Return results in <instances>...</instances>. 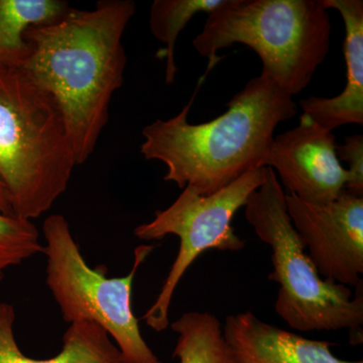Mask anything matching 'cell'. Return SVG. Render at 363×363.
<instances>
[{
	"instance_id": "30bf717a",
	"label": "cell",
	"mask_w": 363,
	"mask_h": 363,
	"mask_svg": "<svg viewBox=\"0 0 363 363\" xmlns=\"http://www.w3.org/2000/svg\"><path fill=\"white\" fill-rule=\"evenodd\" d=\"M222 329L243 363H363L340 359L332 353L333 343L284 330L250 311L227 316Z\"/></svg>"
},
{
	"instance_id": "8fae6325",
	"label": "cell",
	"mask_w": 363,
	"mask_h": 363,
	"mask_svg": "<svg viewBox=\"0 0 363 363\" xmlns=\"http://www.w3.org/2000/svg\"><path fill=\"white\" fill-rule=\"evenodd\" d=\"M328 9H335L345 26L344 57L345 88L332 98L310 96L300 101L304 114L322 128L333 131L346 124H363V1L323 0Z\"/></svg>"
},
{
	"instance_id": "8992f818",
	"label": "cell",
	"mask_w": 363,
	"mask_h": 363,
	"mask_svg": "<svg viewBox=\"0 0 363 363\" xmlns=\"http://www.w3.org/2000/svg\"><path fill=\"white\" fill-rule=\"evenodd\" d=\"M43 234L45 283L64 321H89L101 327L118 348L123 363H162L143 339L133 309L136 272L156 247H136L130 272L121 278H108L105 267L88 266L63 215L47 217Z\"/></svg>"
},
{
	"instance_id": "5bb4252c",
	"label": "cell",
	"mask_w": 363,
	"mask_h": 363,
	"mask_svg": "<svg viewBox=\"0 0 363 363\" xmlns=\"http://www.w3.org/2000/svg\"><path fill=\"white\" fill-rule=\"evenodd\" d=\"M171 327L178 334L173 357L179 363H243L224 337L218 318L211 313H184Z\"/></svg>"
},
{
	"instance_id": "2e32d148",
	"label": "cell",
	"mask_w": 363,
	"mask_h": 363,
	"mask_svg": "<svg viewBox=\"0 0 363 363\" xmlns=\"http://www.w3.org/2000/svg\"><path fill=\"white\" fill-rule=\"evenodd\" d=\"M42 252L44 247L33 221L0 213V281L7 269Z\"/></svg>"
},
{
	"instance_id": "9a60e30c",
	"label": "cell",
	"mask_w": 363,
	"mask_h": 363,
	"mask_svg": "<svg viewBox=\"0 0 363 363\" xmlns=\"http://www.w3.org/2000/svg\"><path fill=\"white\" fill-rule=\"evenodd\" d=\"M224 0H156L150 6V28L154 37L166 45V83L173 84L178 67L175 62L177 39L195 14L209 13Z\"/></svg>"
},
{
	"instance_id": "ac0fdd59",
	"label": "cell",
	"mask_w": 363,
	"mask_h": 363,
	"mask_svg": "<svg viewBox=\"0 0 363 363\" xmlns=\"http://www.w3.org/2000/svg\"><path fill=\"white\" fill-rule=\"evenodd\" d=\"M0 213L13 215L11 204H9V197H7L6 188H4L1 181H0Z\"/></svg>"
},
{
	"instance_id": "52a82bcc",
	"label": "cell",
	"mask_w": 363,
	"mask_h": 363,
	"mask_svg": "<svg viewBox=\"0 0 363 363\" xmlns=\"http://www.w3.org/2000/svg\"><path fill=\"white\" fill-rule=\"evenodd\" d=\"M264 179V167H259L213 194L201 195L186 186L171 206L157 211L152 221L136 227L133 233L138 240H161L167 235H176L180 240L178 255L161 292L143 317L152 330L168 328L169 307L177 286L203 252L209 250L238 252L245 247V241L234 230L233 217L245 206Z\"/></svg>"
},
{
	"instance_id": "4fadbf2b",
	"label": "cell",
	"mask_w": 363,
	"mask_h": 363,
	"mask_svg": "<svg viewBox=\"0 0 363 363\" xmlns=\"http://www.w3.org/2000/svg\"><path fill=\"white\" fill-rule=\"evenodd\" d=\"M70 9L62 0H0V66L18 68L28 52L26 30L56 23Z\"/></svg>"
},
{
	"instance_id": "5b68a950",
	"label": "cell",
	"mask_w": 363,
	"mask_h": 363,
	"mask_svg": "<svg viewBox=\"0 0 363 363\" xmlns=\"http://www.w3.org/2000/svg\"><path fill=\"white\" fill-rule=\"evenodd\" d=\"M245 215L272 250L269 281L279 286L276 309L291 328L302 332L348 329L359 335L363 296L320 276L286 210V193L274 169L264 167L262 186L248 198Z\"/></svg>"
},
{
	"instance_id": "3957f363",
	"label": "cell",
	"mask_w": 363,
	"mask_h": 363,
	"mask_svg": "<svg viewBox=\"0 0 363 363\" xmlns=\"http://www.w3.org/2000/svg\"><path fill=\"white\" fill-rule=\"evenodd\" d=\"M78 166L52 98L16 67L0 66V181L14 216L51 209Z\"/></svg>"
},
{
	"instance_id": "ba28073f",
	"label": "cell",
	"mask_w": 363,
	"mask_h": 363,
	"mask_svg": "<svg viewBox=\"0 0 363 363\" xmlns=\"http://www.w3.org/2000/svg\"><path fill=\"white\" fill-rule=\"evenodd\" d=\"M286 210L320 276L347 286L362 285L363 198L344 192L329 204L313 205L286 194Z\"/></svg>"
},
{
	"instance_id": "6da1fadb",
	"label": "cell",
	"mask_w": 363,
	"mask_h": 363,
	"mask_svg": "<svg viewBox=\"0 0 363 363\" xmlns=\"http://www.w3.org/2000/svg\"><path fill=\"white\" fill-rule=\"evenodd\" d=\"M135 13L131 0H101L93 11L71 9L25 33L28 52L18 68L58 106L78 164L94 152L112 95L123 85V38Z\"/></svg>"
},
{
	"instance_id": "277c9868",
	"label": "cell",
	"mask_w": 363,
	"mask_h": 363,
	"mask_svg": "<svg viewBox=\"0 0 363 363\" xmlns=\"http://www.w3.org/2000/svg\"><path fill=\"white\" fill-rule=\"evenodd\" d=\"M328 11L323 0H224L208 13L193 45L209 59L208 70L221 60L219 50L247 45L259 55L262 73L295 96L328 55Z\"/></svg>"
},
{
	"instance_id": "7a4b0ae2",
	"label": "cell",
	"mask_w": 363,
	"mask_h": 363,
	"mask_svg": "<svg viewBox=\"0 0 363 363\" xmlns=\"http://www.w3.org/2000/svg\"><path fill=\"white\" fill-rule=\"evenodd\" d=\"M168 121L157 119L143 130L140 154L166 164L164 180L210 195L250 169L266 167L277 126L297 114V104L264 74L252 78L213 121H188L193 104Z\"/></svg>"
},
{
	"instance_id": "7c38bea8",
	"label": "cell",
	"mask_w": 363,
	"mask_h": 363,
	"mask_svg": "<svg viewBox=\"0 0 363 363\" xmlns=\"http://www.w3.org/2000/svg\"><path fill=\"white\" fill-rule=\"evenodd\" d=\"M16 318L13 305L0 302V363H123L108 334L89 321L70 324L63 336V347L54 357H26L14 335Z\"/></svg>"
},
{
	"instance_id": "9c48e42d",
	"label": "cell",
	"mask_w": 363,
	"mask_h": 363,
	"mask_svg": "<svg viewBox=\"0 0 363 363\" xmlns=\"http://www.w3.org/2000/svg\"><path fill=\"white\" fill-rule=\"evenodd\" d=\"M266 167L274 169L289 194L319 206L338 199L347 182L333 131L304 113L296 128L274 136Z\"/></svg>"
},
{
	"instance_id": "e0dca14e",
	"label": "cell",
	"mask_w": 363,
	"mask_h": 363,
	"mask_svg": "<svg viewBox=\"0 0 363 363\" xmlns=\"http://www.w3.org/2000/svg\"><path fill=\"white\" fill-rule=\"evenodd\" d=\"M339 161L347 162L345 192L363 198V135L347 136L342 145H337Z\"/></svg>"
}]
</instances>
